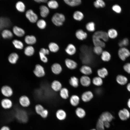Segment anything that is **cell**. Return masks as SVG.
Masks as SVG:
<instances>
[{"mask_svg": "<svg viewBox=\"0 0 130 130\" xmlns=\"http://www.w3.org/2000/svg\"><path fill=\"white\" fill-rule=\"evenodd\" d=\"M85 28L88 31L90 32H93L95 30V24L93 22H89L86 24Z\"/></svg>", "mask_w": 130, "mask_h": 130, "instance_id": "60d3db41", "label": "cell"}, {"mask_svg": "<svg viewBox=\"0 0 130 130\" xmlns=\"http://www.w3.org/2000/svg\"><path fill=\"white\" fill-rule=\"evenodd\" d=\"M34 1L35 2L39 3H47L48 1L47 0H35Z\"/></svg>", "mask_w": 130, "mask_h": 130, "instance_id": "6f0895ef", "label": "cell"}, {"mask_svg": "<svg viewBox=\"0 0 130 130\" xmlns=\"http://www.w3.org/2000/svg\"><path fill=\"white\" fill-rule=\"evenodd\" d=\"M127 88L128 91L130 92V83L127 84Z\"/></svg>", "mask_w": 130, "mask_h": 130, "instance_id": "91938a15", "label": "cell"}, {"mask_svg": "<svg viewBox=\"0 0 130 130\" xmlns=\"http://www.w3.org/2000/svg\"><path fill=\"white\" fill-rule=\"evenodd\" d=\"M39 52L46 55L49 54L50 53V51L49 49L44 48H41Z\"/></svg>", "mask_w": 130, "mask_h": 130, "instance_id": "db71d44e", "label": "cell"}, {"mask_svg": "<svg viewBox=\"0 0 130 130\" xmlns=\"http://www.w3.org/2000/svg\"><path fill=\"white\" fill-rule=\"evenodd\" d=\"M118 116L120 119L122 121H125L130 117V113L126 108H124L118 112Z\"/></svg>", "mask_w": 130, "mask_h": 130, "instance_id": "9c48e42d", "label": "cell"}, {"mask_svg": "<svg viewBox=\"0 0 130 130\" xmlns=\"http://www.w3.org/2000/svg\"><path fill=\"white\" fill-rule=\"evenodd\" d=\"M36 23L37 26L40 29H44L46 26V22L43 19H41L38 20Z\"/></svg>", "mask_w": 130, "mask_h": 130, "instance_id": "b9f144b4", "label": "cell"}, {"mask_svg": "<svg viewBox=\"0 0 130 130\" xmlns=\"http://www.w3.org/2000/svg\"><path fill=\"white\" fill-rule=\"evenodd\" d=\"M65 63L66 67L70 69H74L76 68L77 66V63L73 60L70 59H66L65 60Z\"/></svg>", "mask_w": 130, "mask_h": 130, "instance_id": "ac0fdd59", "label": "cell"}, {"mask_svg": "<svg viewBox=\"0 0 130 130\" xmlns=\"http://www.w3.org/2000/svg\"><path fill=\"white\" fill-rule=\"evenodd\" d=\"M97 73L98 76L102 78H105L108 74L107 70L104 67L98 70Z\"/></svg>", "mask_w": 130, "mask_h": 130, "instance_id": "e575fe53", "label": "cell"}, {"mask_svg": "<svg viewBox=\"0 0 130 130\" xmlns=\"http://www.w3.org/2000/svg\"><path fill=\"white\" fill-rule=\"evenodd\" d=\"M90 130H97L96 129H96L93 128V129H91Z\"/></svg>", "mask_w": 130, "mask_h": 130, "instance_id": "94428289", "label": "cell"}, {"mask_svg": "<svg viewBox=\"0 0 130 130\" xmlns=\"http://www.w3.org/2000/svg\"><path fill=\"white\" fill-rule=\"evenodd\" d=\"M25 15L26 17L31 23H35L38 20V16L32 9H29L26 12Z\"/></svg>", "mask_w": 130, "mask_h": 130, "instance_id": "277c9868", "label": "cell"}, {"mask_svg": "<svg viewBox=\"0 0 130 130\" xmlns=\"http://www.w3.org/2000/svg\"><path fill=\"white\" fill-rule=\"evenodd\" d=\"M33 72L36 77L39 78L43 77L45 74L44 67L42 65L39 64L35 65Z\"/></svg>", "mask_w": 130, "mask_h": 130, "instance_id": "ba28073f", "label": "cell"}, {"mask_svg": "<svg viewBox=\"0 0 130 130\" xmlns=\"http://www.w3.org/2000/svg\"><path fill=\"white\" fill-rule=\"evenodd\" d=\"M55 115L57 119L61 121L64 120L67 116L66 112L62 109H59L57 110L55 112Z\"/></svg>", "mask_w": 130, "mask_h": 130, "instance_id": "30bf717a", "label": "cell"}, {"mask_svg": "<svg viewBox=\"0 0 130 130\" xmlns=\"http://www.w3.org/2000/svg\"><path fill=\"white\" fill-rule=\"evenodd\" d=\"M0 130H11L10 128L8 126L4 125L0 128Z\"/></svg>", "mask_w": 130, "mask_h": 130, "instance_id": "11a10c76", "label": "cell"}, {"mask_svg": "<svg viewBox=\"0 0 130 130\" xmlns=\"http://www.w3.org/2000/svg\"><path fill=\"white\" fill-rule=\"evenodd\" d=\"M102 47L98 46H94L93 48L94 52L97 55L101 54L103 51Z\"/></svg>", "mask_w": 130, "mask_h": 130, "instance_id": "7dc6e473", "label": "cell"}, {"mask_svg": "<svg viewBox=\"0 0 130 130\" xmlns=\"http://www.w3.org/2000/svg\"><path fill=\"white\" fill-rule=\"evenodd\" d=\"M1 92L2 95L6 98H9L13 94V91L12 88L8 85L3 86L1 89Z\"/></svg>", "mask_w": 130, "mask_h": 130, "instance_id": "8992f818", "label": "cell"}, {"mask_svg": "<svg viewBox=\"0 0 130 130\" xmlns=\"http://www.w3.org/2000/svg\"><path fill=\"white\" fill-rule=\"evenodd\" d=\"M64 1L66 4L71 7L78 6L82 2L81 0H64Z\"/></svg>", "mask_w": 130, "mask_h": 130, "instance_id": "83f0119b", "label": "cell"}, {"mask_svg": "<svg viewBox=\"0 0 130 130\" xmlns=\"http://www.w3.org/2000/svg\"><path fill=\"white\" fill-rule=\"evenodd\" d=\"M47 3L48 7L51 9H56L59 6L58 2L55 0H50L48 1Z\"/></svg>", "mask_w": 130, "mask_h": 130, "instance_id": "8d00e7d4", "label": "cell"}, {"mask_svg": "<svg viewBox=\"0 0 130 130\" xmlns=\"http://www.w3.org/2000/svg\"><path fill=\"white\" fill-rule=\"evenodd\" d=\"M104 123L100 118H99L96 123V129L97 130H104Z\"/></svg>", "mask_w": 130, "mask_h": 130, "instance_id": "bcb514c9", "label": "cell"}, {"mask_svg": "<svg viewBox=\"0 0 130 130\" xmlns=\"http://www.w3.org/2000/svg\"><path fill=\"white\" fill-rule=\"evenodd\" d=\"M80 99L78 96L74 95L71 96L70 99V103L74 107H76L79 104Z\"/></svg>", "mask_w": 130, "mask_h": 130, "instance_id": "603a6c76", "label": "cell"}, {"mask_svg": "<svg viewBox=\"0 0 130 130\" xmlns=\"http://www.w3.org/2000/svg\"><path fill=\"white\" fill-rule=\"evenodd\" d=\"M94 6L97 8H103L105 6V2L103 0H97L93 3Z\"/></svg>", "mask_w": 130, "mask_h": 130, "instance_id": "7bdbcfd3", "label": "cell"}, {"mask_svg": "<svg viewBox=\"0 0 130 130\" xmlns=\"http://www.w3.org/2000/svg\"><path fill=\"white\" fill-rule=\"evenodd\" d=\"M114 117L110 112L107 111L103 112L100 115L99 118L104 122H110L113 119Z\"/></svg>", "mask_w": 130, "mask_h": 130, "instance_id": "8fae6325", "label": "cell"}, {"mask_svg": "<svg viewBox=\"0 0 130 130\" xmlns=\"http://www.w3.org/2000/svg\"><path fill=\"white\" fill-rule=\"evenodd\" d=\"M12 30L13 34L18 37H22L25 34L24 30L22 28L17 26H13Z\"/></svg>", "mask_w": 130, "mask_h": 130, "instance_id": "5bb4252c", "label": "cell"}, {"mask_svg": "<svg viewBox=\"0 0 130 130\" xmlns=\"http://www.w3.org/2000/svg\"><path fill=\"white\" fill-rule=\"evenodd\" d=\"M118 54L120 59L124 61L130 56V52L127 49L123 47L119 49Z\"/></svg>", "mask_w": 130, "mask_h": 130, "instance_id": "52a82bcc", "label": "cell"}, {"mask_svg": "<svg viewBox=\"0 0 130 130\" xmlns=\"http://www.w3.org/2000/svg\"><path fill=\"white\" fill-rule=\"evenodd\" d=\"M112 9L114 11L118 13H120L122 11L121 7L117 4L114 5L113 6Z\"/></svg>", "mask_w": 130, "mask_h": 130, "instance_id": "681fc988", "label": "cell"}, {"mask_svg": "<svg viewBox=\"0 0 130 130\" xmlns=\"http://www.w3.org/2000/svg\"><path fill=\"white\" fill-rule=\"evenodd\" d=\"M65 20V17L63 14L58 13H55L51 19L52 23L58 26H62Z\"/></svg>", "mask_w": 130, "mask_h": 130, "instance_id": "6da1fadb", "label": "cell"}, {"mask_svg": "<svg viewBox=\"0 0 130 130\" xmlns=\"http://www.w3.org/2000/svg\"><path fill=\"white\" fill-rule=\"evenodd\" d=\"M127 105L128 107L130 109V98L128 100L127 102Z\"/></svg>", "mask_w": 130, "mask_h": 130, "instance_id": "680465c9", "label": "cell"}, {"mask_svg": "<svg viewBox=\"0 0 130 130\" xmlns=\"http://www.w3.org/2000/svg\"><path fill=\"white\" fill-rule=\"evenodd\" d=\"M104 125L105 128H109L110 126V122H104Z\"/></svg>", "mask_w": 130, "mask_h": 130, "instance_id": "9f6ffc18", "label": "cell"}, {"mask_svg": "<svg viewBox=\"0 0 130 130\" xmlns=\"http://www.w3.org/2000/svg\"><path fill=\"white\" fill-rule=\"evenodd\" d=\"M15 8L19 12L23 13L26 9V6L24 3L21 1H18L15 4Z\"/></svg>", "mask_w": 130, "mask_h": 130, "instance_id": "4316f807", "label": "cell"}, {"mask_svg": "<svg viewBox=\"0 0 130 130\" xmlns=\"http://www.w3.org/2000/svg\"><path fill=\"white\" fill-rule=\"evenodd\" d=\"M1 37L4 39H10L13 37V34L12 31L9 29H5L1 31L0 33Z\"/></svg>", "mask_w": 130, "mask_h": 130, "instance_id": "7c38bea8", "label": "cell"}, {"mask_svg": "<svg viewBox=\"0 0 130 130\" xmlns=\"http://www.w3.org/2000/svg\"><path fill=\"white\" fill-rule=\"evenodd\" d=\"M19 58V56L17 53L15 52L11 53L8 56V60L9 62L12 64L16 63Z\"/></svg>", "mask_w": 130, "mask_h": 130, "instance_id": "44dd1931", "label": "cell"}, {"mask_svg": "<svg viewBox=\"0 0 130 130\" xmlns=\"http://www.w3.org/2000/svg\"><path fill=\"white\" fill-rule=\"evenodd\" d=\"M107 32L109 38L111 39L116 38L118 35V32L117 31L113 28L109 29Z\"/></svg>", "mask_w": 130, "mask_h": 130, "instance_id": "ab89813d", "label": "cell"}, {"mask_svg": "<svg viewBox=\"0 0 130 130\" xmlns=\"http://www.w3.org/2000/svg\"><path fill=\"white\" fill-rule=\"evenodd\" d=\"M75 35L78 39L80 40H83L86 39L88 36L86 32L82 29H80L76 31Z\"/></svg>", "mask_w": 130, "mask_h": 130, "instance_id": "9a60e30c", "label": "cell"}, {"mask_svg": "<svg viewBox=\"0 0 130 130\" xmlns=\"http://www.w3.org/2000/svg\"><path fill=\"white\" fill-rule=\"evenodd\" d=\"M117 83L121 85L125 84L128 82V79L126 77L121 75H117L116 78Z\"/></svg>", "mask_w": 130, "mask_h": 130, "instance_id": "d6a6232c", "label": "cell"}, {"mask_svg": "<svg viewBox=\"0 0 130 130\" xmlns=\"http://www.w3.org/2000/svg\"><path fill=\"white\" fill-rule=\"evenodd\" d=\"M70 85L74 88H77L78 86L79 80L76 77L73 76L71 77L69 80Z\"/></svg>", "mask_w": 130, "mask_h": 130, "instance_id": "f35d334b", "label": "cell"}, {"mask_svg": "<svg viewBox=\"0 0 130 130\" xmlns=\"http://www.w3.org/2000/svg\"><path fill=\"white\" fill-rule=\"evenodd\" d=\"M24 41L26 44L32 46L36 43L37 39L34 36L28 35L25 37Z\"/></svg>", "mask_w": 130, "mask_h": 130, "instance_id": "2e32d148", "label": "cell"}, {"mask_svg": "<svg viewBox=\"0 0 130 130\" xmlns=\"http://www.w3.org/2000/svg\"><path fill=\"white\" fill-rule=\"evenodd\" d=\"M92 37L99 39L104 42L108 41L109 38L107 32L102 31L96 32L93 34Z\"/></svg>", "mask_w": 130, "mask_h": 130, "instance_id": "3957f363", "label": "cell"}, {"mask_svg": "<svg viewBox=\"0 0 130 130\" xmlns=\"http://www.w3.org/2000/svg\"><path fill=\"white\" fill-rule=\"evenodd\" d=\"M81 84L84 87L89 86L91 83V80L90 78L88 76L84 75L82 76L80 79Z\"/></svg>", "mask_w": 130, "mask_h": 130, "instance_id": "ffe728a7", "label": "cell"}, {"mask_svg": "<svg viewBox=\"0 0 130 130\" xmlns=\"http://www.w3.org/2000/svg\"><path fill=\"white\" fill-rule=\"evenodd\" d=\"M92 83L95 85L99 86L102 85L103 80L102 78L99 76L95 77L92 80Z\"/></svg>", "mask_w": 130, "mask_h": 130, "instance_id": "ee69618b", "label": "cell"}, {"mask_svg": "<svg viewBox=\"0 0 130 130\" xmlns=\"http://www.w3.org/2000/svg\"><path fill=\"white\" fill-rule=\"evenodd\" d=\"M1 107L4 110H7L12 108L13 105L12 100L8 98H5L2 99L0 102Z\"/></svg>", "mask_w": 130, "mask_h": 130, "instance_id": "5b68a950", "label": "cell"}, {"mask_svg": "<svg viewBox=\"0 0 130 130\" xmlns=\"http://www.w3.org/2000/svg\"><path fill=\"white\" fill-rule=\"evenodd\" d=\"M48 48L50 51L52 52H57L59 49L58 45L54 42H51L48 45Z\"/></svg>", "mask_w": 130, "mask_h": 130, "instance_id": "1f68e13d", "label": "cell"}, {"mask_svg": "<svg viewBox=\"0 0 130 130\" xmlns=\"http://www.w3.org/2000/svg\"><path fill=\"white\" fill-rule=\"evenodd\" d=\"M80 71L84 75L86 76L91 74L92 72L91 68L87 65H84L82 66L80 69Z\"/></svg>", "mask_w": 130, "mask_h": 130, "instance_id": "484cf974", "label": "cell"}, {"mask_svg": "<svg viewBox=\"0 0 130 130\" xmlns=\"http://www.w3.org/2000/svg\"><path fill=\"white\" fill-rule=\"evenodd\" d=\"M92 40L94 46H100L102 48L105 47V42L103 41L94 38H92Z\"/></svg>", "mask_w": 130, "mask_h": 130, "instance_id": "d590c367", "label": "cell"}, {"mask_svg": "<svg viewBox=\"0 0 130 130\" xmlns=\"http://www.w3.org/2000/svg\"><path fill=\"white\" fill-rule=\"evenodd\" d=\"M51 70L54 74L58 75L61 72L62 68L61 65L58 63H56L53 64L51 67Z\"/></svg>", "mask_w": 130, "mask_h": 130, "instance_id": "7402d4cb", "label": "cell"}, {"mask_svg": "<svg viewBox=\"0 0 130 130\" xmlns=\"http://www.w3.org/2000/svg\"><path fill=\"white\" fill-rule=\"evenodd\" d=\"M73 17L74 19L76 20L80 21L83 19L84 15L81 12L79 11H76L73 13Z\"/></svg>", "mask_w": 130, "mask_h": 130, "instance_id": "f1b7e54d", "label": "cell"}, {"mask_svg": "<svg viewBox=\"0 0 130 130\" xmlns=\"http://www.w3.org/2000/svg\"><path fill=\"white\" fill-rule=\"evenodd\" d=\"M12 44L14 47L17 49L21 50L24 47V44L20 40L17 39L13 40L12 42Z\"/></svg>", "mask_w": 130, "mask_h": 130, "instance_id": "4dcf8cb0", "label": "cell"}, {"mask_svg": "<svg viewBox=\"0 0 130 130\" xmlns=\"http://www.w3.org/2000/svg\"><path fill=\"white\" fill-rule=\"evenodd\" d=\"M111 58L110 54L107 51H103L101 54V58L103 61H108L110 60Z\"/></svg>", "mask_w": 130, "mask_h": 130, "instance_id": "74e56055", "label": "cell"}, {"mask_svg": "<svg viewBox=\"0 0 130 130\" xmlns=\"http://www.w3.org/2000/svg\"><path fill=\"white\" fill-rule=\"evenodd\" d=\"M39 55L41 60L43 62L46 63L48 61V58L46 55L39 52Z\"/></svg>", "mask_w": 130, "mask_h": 130, "instance_id": "816d5d0a", "label": "cell"}, {"mask_svg": "<svg viewBox=\"0 0 130 130\" xmlns=\"http://www.w3.org/2000/svg\"><path fill=\"white\" fill-rule=\"evenodd\" d=\"M75 113L78 117L81 119L84 118L86 114L85 110L83 108L80 107H78L76 109Z\"/></svg>", "mask_w": 130, "mask_h": 130, "instance_id": "cb8c5ba5", "label": "cell"}, {"mask_svg": "<svg viewBox=\"0 0 130 130\" xmlns=\"http://www.w3.org/2000/svg\"><path fill=\"white\" fill-rule=\"evenodd\" d=\"M123 68L126 72L130 74V63L125 64L123 66Z\"/></svg>", "mask_w": 130, "mask_h": 130, "instance_id": "f5cc1de1", "label": "cell"}, {"mask_svg": "<svg viewBox=\"0 0 130 130\" xmlns=\"http://www.w3.org/2000/svg\"><path fill=\"white\" fill-rule=\"evenodd\" d=\"M45 109L44 107L42 104H37L34 107L35 113L39 116Z\"/></svg>", "mask_w": 130, "mask_h": 130, "instance_id": "f6af8a7d", "label": "cell"}, {"mask_svg": "<svg viewBox=\"0 0 130 130\" xmlns=\"http://www.w3.org/2000/svg\"><path fill=\"white\" fill-rule=\"evenodd\" d=\"M49 112L47 109L45 108L40 114L39 116L43 119L47 118L49 115Z\"/></svg>", "mask_w": 130, "mask_h": 130, "instance_id": "f907efd6", "label": "cell"}, {"mask_svg": "<svg viewBox=\"0 0 130 130\" xmlns=\"http://www.w3.org/2000/svg\"><path fill=\"white\" fill-rule=\"evenodd\" d=\"M59 95L61 97L64 99H67L69 97V92L65 88H62L60 91Z\"/></svg>", "mask_w": 130, "mask_h": 130, "instance_id": "836d02e7", "label": "cell"}, {"mask_svg": "<svg viewBox=\"0 0 130 130\" xmlns=\"http://www.w3.org/2000/svg\"><path fill=\"white\" fill-rule=\"evenodd\" d=\"M65 51L66 53L70 55H72L75 54L76 49L75 46L73 44H69L66 48Z\"/></svg>", "mask_w": 130, "mask_h": 130, "instance_id": "d6986e66", "label": "cell"}, {"mask_svg": "<svg viewBox=\"0 0 130 130\" xmlns=\"http://www.w3.org/2000/svg\"><path fill=\"white\" fill-rule=\"evenodd\" d=\"M19 102L21 107L25 108L29 107L31 104L29 98L26 95L21 96L19 98Z\"/></svg>", "mask_w": 130, "mask_h": 130, "instance_id": "7a4b0ae2", "label": "cell"}, {"mask_svg": "<svg viewBox=\"0 0 130 130\" xmlns=\"http://www.w3.org/2000/svg\"><path fill=\"white\" fill-rule=\"evenodd\" d=\"M51 87L54 91L57 92L60 91L62 88V85L59 81L58 80H55L52 82Z\"/></svg>", "mask_w": 130, "mask_h": 130, "instance_id": "d4e9b609", "label": "cell"}, {"mask_svg": "<svg viewBox=\"0 0 130 130\" xmlns=\"http://www.w3.org/2000/svg\"><path fill=\"white\" fill-rule=\"evenodd\" d=\"M35 50L32 46L29 45L24 49V52L26 56H32L34 53Z\"/></svg>", "mask_w": 130, "mask_h": 130, "instance_id": "f546056e", "label": "cell"}, {"mask_svg": "<svg viewBox=\"0 0 130 130\" xmlns=\"http://www.w3.org/2000/svg\"><path fill=\"white\" fill-rule=\"evenodd\" d=\"M129 43V41L128 39L127 38H125L119 42L118 45L121 48L123 47L124 46H127Z\"/></svg>", "mask_w": 130, "mask_h": 130, "instance_id": "c3c4849f", "label": "cell"}, {"mask_svg": "<svg viewBox=\"0 0 130 130\" xmlns=\"http://www.w3.org/2000/svg\"><path fill=\"white\" fill-rule=\"evenodd\" d=\"M93 94L92 92L90 91H87L84 92L81 96V99L84 102L90 101L93 98Z\"/></svg>", "mask_w": 130, "mask_h": 130, "instance_id": "4fadbf2b", "label": "cell"}, {"mask_svg": "<svg viewBox=\"0 0 130 130\" xmlns=\"http://www.w3.org/2000/svg\"><path fill=\"white\" fill-rule=\"evenodd\" d=\"M40 14V16L43 18L46 17L50 12L49 8L45 5H41L39 7Z\"/></svg>", "mask_w": 130, "mask_h": 130, "instance_id": "e0dca14e", "label": "cell"}]
</instances>
